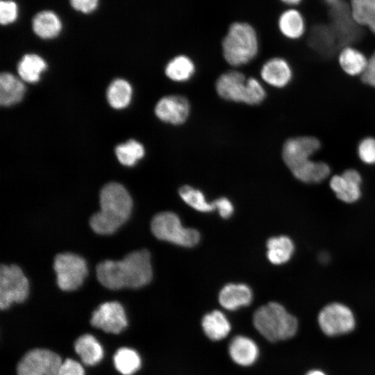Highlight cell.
<instances>
[{"instance_id":"obj_1","label":"cell","mask_w":375,"mask_h":375,"mask_svg":"<svg viewBox=\"0 0 375 375\" xmlns=\"http://www.w3.org/2000/svg\"><path fill=\"white\" fill-rule=\"evenodd\" d=\"M99 283L110 290L138 289L152 279L150 253L146 249L126 254L122 260H106L96 267Z\"/></svg>"},{"instance_id":"obj_2","label":"cell","mask_w":375,"mask_h":375,"mask_svg":"<svg viewBox=\"0 0 375 375\" xmlns=\"http://www.w3.org/2000/svg\"><path fill=\"white\" fill-rule=\"evenodd\" d=\"M99 205L100 210L90 218V226L97 234L110 235L128 219L133 200L124 186L110 182L100 191Z\"/></svg>"},{"instance_id":"obj_3","label":"cell","mask_w":375,"mask_h":375,"mask_svg":"<svg viewBox=\"0 0 375 375\" xmlns=\"http://www.w3.org/2000/svg\"><path fill=\"white\" fill-rule=\"evenodd\" d=\"M253 324L256 331L270 342L290 339L298 329L296 317L277 302H269L259 307L253 315Z\"/></svg>"},{"instance_id":"obj_4","label":"cell","mask_w":375,"mask_h":375,"mask_svg":"<svg viewBox=\"0 0 375 375\" xmlns=\"http://www.w3.org/2000/svg\"><path fill=\"white\" fill-rule=\"evenodd\" d=\"M226 61L238 67L252 60L258 51V40L253 27L246 22H234L222 40Z\"/></svg>"},{"instance_id":"obj_5","label":"cell","mask_w":375,"mask_h":375,"mask_svg":"<svg viewBox=\"0 0 375 375\" xmlns=\"http://www.w3.org/2000/svg\"><path fill=\"white\" fill-rule=\"evenodd\" d=\"M215 88L221 98L249 105L259 104L266 96L258 80L247 78L242 73L233 70L221 74L216 81Z\"/></svg>"},{"instance_id":"obj_6","label":"cell","mask_w":375,"mask_h":375,"mask_svg":"<svg viewBox=\"0 0 375 375\" xmlns=\"http://www.w3.org/2000/svg\"><path fill=\"white\" fill-rule=\"evenodd\" d=\"M151 230L158 239L182 247H193L199 240V232L183 227L179 217L172 212L156 215L151 222Z\"/></svg>"},{"instance_id":"obj_7","label":"cell","mask_w":375,"mask_h":375,"mask_svg":"<svg viewBox=\"0 0 375 375\" xmlns=\"http://www.w3.org/2000/svg\"><path fill=\"white\" fill-rule=\"evenodd\" d=\"M53 269L58 288L63 291H74L83 283L88 275L85 260L78 254L58 253L53 260Z\"/></svg>"},{"instance_id":"obj_8","label":"cell","mask_w":375,"mask_h":375,"mask_svg":"<svg viewBox=\"0 0 375 375\" xmlns=\"http://www.w3.org/2000/svg\"><path fill=\"white\" fill-rule=\"evenodd\" d=\"M29 293V282L17 265L0 267V308L6 310L13 303H23Z\"/></svg>"},{"instance_id":"obj_9","label":"cell","mask_w":375,"mask_h":375,"mask_svg":"<svg viewBox=\"0 0 375 375\" xmlns=\"http://www.w3.org/2000/svg\"><path fill=\"white\" fill-rule=\"evenodd\" d=\"M60 356L49 349L36 348L26 352L18 362L17 375H57Z\"/></svg>"},{"instance_id":"obj_10","label":"cell","mask_w":375,"mask_h":375,"mask_svg":"<svg viewBox=\"0 0 375 375\" xmlns=\"http://www.w3.org/2000/svg\"><path fill=\"white\" fill-rule=\"evenodd\" d=\"M318 323L327 335L335 336L351 331L355 327V318L347 306L332 303L324 307L318 315Z\"/></svg>"},{"instance_id":"obj_11","label":"cell","mask_w":375,"mask_h":375,"mask_svg":"<svg viewBox=\"0 0 375 375\" xmlns=\"http://www.w3.org/2000/svg\"><path fill=\"white\" fill-rule=\"evenodd\" d=\"M90 324L105 333L119 334L127 327L128 320L125 310L119 302L107 301L92 312Z\"/></svg>"},{"instance_id":"obj_12","label":"cell","mask_w":375,"mask_h":375,"mask_svg":"<svg viewBox=\"0 0 375 375\" xmlns=\"http://www.w3.org/2000/svg\"><path fill=\"white\" fill-rule=\"evenodd\" d=\"M329 16L330 26L335 33L339 44L349 46L360 38V26L353 19L349 5L344 1L330 8Z\"/></svg>"},{"instance_id":"obj_13","label":"cell","mask_w":375,"mask_h":375,"mask_svg":"<svg viewBox=\"0 0 375 375\" xmlns=\"http://www.w3.org/2000/svg\"><path fill=\"white\" fill-rule=\"evenodd\" d=\"M320 147L319 140L312 136L290 138L283 147V161L290 170H292L310 160Z\"/></svg>"},{"instance_id":"obj_14","label":"cell","mask_w":375,"mask_h":375,"mask_svg":"<svg viewBox=\"0 0 375 375\" xmlns=\"http://www.w3.org/2000/svg\"><path fill=\"white\" fill-rule=\"evenodd\" d=\"M190 110L188 100L179 94H170L162 97L155 106L157 117L173 125L183 124L188 119Z\"/></svg>"},{"instance_id":"obj_15","label":"cell","mask_w":375,"mask_h":375,"mask_svg":"<svg viewBox=\"0 0 375 375\" xmlns=\"http://www.w3.org/2000/svg\"><path fill=\"white\" fill-rule=\"evenodd\" d=\"M362 178L353 169L345 170L340 175H334L330 180V187L336 197L345 203L356 201L361 195Z\"/></svg>"},{"instance_id":"obj_16","label":"cell","mask_w":375,"mask_h":375,"mask_svg":"<svg viewBox=\"0 0 375 375\" xmlns=\"http://www.w3.org/2000/svg\"><path fill=\"white\" fill-rule=\"evenodd\" d=\"M228 351L231 360L242 367H249L258 359L260 350L256 342L245 335H236L229 342Z\"/></svg>"},{"instance_id":"obj_17","label":"cell","mask_w":375,"mask_h":375,"mask_svg":"<svg viewBox=\"0 0 375 375\" xmlns=\"http://www.w3.org/2000/svg\"><path fill=\"white\" fill-rule=\"evenodd\" d=\"M62 26L60 17L50 9H43L37 12L31 19L33 31L43 40H51L58 37L62 30Z\"/></svg>"},{"instance_id":"obj_18","label":"cell","mask_w":375,"mask_h":375,"mask_svg":"<svg viewBox=\"0 0 375 375\" xmlns=\"http://www.w3.org/2000/svg\"><path fill=\"white\" fill-rule=\"evenodd\" d=\"M260 75L268 85L275 88H283L291 81L292 72L285 59L273 58L262 65Z\"/></svg>"},{"instance_id":"obj_19","label":"cell","mask_w":375,"mask_h":375,"mask_svg":"<svg viewBox=\"0 0 375 375\" xmlns=\"http://www.w3.org/2000/svg\"><path fill=\"white\" fill-rule=\"evenodd\" d=\"M218 299L224 308L233 311L249 306L252 301L253 293L245 284L230 283L220 290Z\"/></svg>"},{"instance_id":"obj_20","label":"cell","mask_w":375,"mask_h":375,"mask_svg":"<svg viewBox=\"0 0 375 375\" xmlns=\"http://www.w3.org/2000/svg\"><path fill=\"white\" fill-rule=\"evenodd\" d=\"M74 350L82 362L88 366L99 364L104 357V349L99 341L87 333L78 337L74 342Z\"/></svg>"},{"instance_id":"obj_21","label":"cell","mask_w":375,"mask_h":375,"mask_svg":"<svg viewBox=\"0 0 375 375\" xmlns=\"http://www.w3.org/2000/svg\"><path fill=\"white\" fill-rule=\"evenodd\" d=\"M201 327L206 336L212 341L224 339L231 330L228 319L222 311L217 310L206 313L203 317Z\"/></svg>"},{"instance_id":"obj_22","label":"cell","mask_w":375,"mask_h":375,"mask_svg":"<svg viewBox=\"0 0 375 375\" xmlns=\"http://www.w3.org/2000/svg\"><path fill=\"white\" fill-rule=\"evenodd\" d=\"M278 26L283 36L290 40H297L303 35L306 25L300 11L288 8L280 15Z\"/></svg>"},{"instance_id":"obj_23","label":"cell","mask_w":375,"mask_h":375,"mask_svg":"<svg viewBox=\"0 0 375 375\" xmlns=\"http://www.w3.org/2000/svg\"><path fill=\"white\" fill-rule=\"evenodd\" d=\"M25 92L24 83L13 74L4 72L0 76V103L9 106L22 100Z\"/></svg>"},{"instance_id":"obj_24","label":"cell","mask_w":375,"mask_h":375,"mask_svg":"<svg viewBox=\"0 0 375 375\" xmlns=\"http://www.w3.org/2000/svg\"><path fill=\"white\" fill-rule=\"evenodd\" d=\"M298 180L306 183H317L325 180L331 173L328 164L308 160L290 170Z\"/></svg>"},{"instance_id":"obj_25","label":"cell","mask_w":375,"mask_h":375,"mask_svg":"<svg viewBox=\"0 0 375 375\" xmlns=\"http://www.w3.org/2000/svg\"><path fill=\"white\" fill-rule=\"evenodd\" d=\"M338 60L341 68L346 74L358 76L363 74L369 59L360 51L349 45L344 47L340 51Z\"/></svg>"},{"instance_id":"obj_26","label":"cell","mask_w":375,"mask_h":375,"mask_svg":"<svg viewBox=\"0 0 375 375\" xmlns=\"http://www.w3.org/2000/svg\"><path fill=\"white\" fill-rule=\"evenodd\" d=\"M308 41L312 48L319 53L326 54L333 52L339 44L331 26L325 24L315 26L310 33Z\"/></svg>"},{"instance_id":"obj_27","label":"cell","mask_w":375,"mask_h":375,"mask_svg":"<svg viewBox=\"0 0 375 375\" xmlns=\"http://www.w3.org/2000/svg\"><path fill=\"white\" fill-rule=\"evenodd\" d=\"M349 8L355 22L375 34V0H350Z\"/></svg>"},{"instance_id":"obj_28","label":"cell","mask_w":375,"mask_h":375,"mask_svg":"<svg viewBox=\"0 0 375 375\" xmlns=\"http://www.w3.org/2000/svg\"><path fill=\"white\" fill-rule=\"evenodd\" d=\"M268 260L274 265L287 262L293 254L294 246L292 240L285 235L273 237L267 242Z\"/></svg>"},{"instance_id":"obj_29","label":"cell","mask_w":375,"mask_h":375,"mask_svg":"<svg viewBox=\"0 0 375 375\" xmlns=\"http://www.w3.org/2000/svg\"><path fill=\"white\" fill-rule=\"evenodd\" d=\"M113 364L116 370L122 375H133L142 365L140 354L133 349L121 347L113 356Z\"/></svg>"},{"instance_id":"obj_30","label":"cell","mask_w":375,"mask_h":375,"mask_svg":"<svg viewBox=\"0 0 375 375\" xmlns=\"http://www.w3.org/2000/svg\"><path fill=\"white\" fill-rule=\"evenodd\" d=\"M195 72V65L190 58L178 55L166 65L165 75L172 81L184 82L189 80Z\"/></svg>"},{"instance_id":"obj_31","label":"cell","mask_w":375,"mask_h":375,"mask_svg":"<svg viewBox=\"0 0 375 375\" xmlns=\"http://www.w3.org/2000/svg\"><path fill=\"white\" fill-rule=\"evenodd\" d=\"M46 67L47 63L42 58L35 53H28L22 58L17 70L22 79L28 83H35L38 81L41 73Z\"/></svg>"},{"instance_id":"obj_32","label":"cell","mask_w":375,"mask_h":375,"mask_svg":"<svg viewBox=\"0 0 375 375\" xmlns=\"http://www.w3.org/2000/svg\"><path fill=\"white\" fill-rule=\"evenodd\" d=\"M132 88L124 79H115L107 90V99L109 104L114 108L121 109L126 107L131 100Z\"/></svg>"},{"instance_id":"obj_33","label":"cell","mask_w":375,"mask_h":375,"mask_svg":"<svg viewBox=\"0 0 375 375\" xmlns=\"http://www.w3.org/2000/svg\"><path fill=\"white\" fill-rule=\"evenodd\" d=\"M115 153L119 162L126 166H133L143 158L144 147L135 140H130L115 148Z\"/></svg>"},{"instance_id":"obj_34","label":"cell","mask_w":375,"mask_h":375,"mask_svg":"<svg viewBox=\"0 0 375 375\" xmlns=\"http://www.w3.org/2000/svg\"><path fill=\"white\" fill-rule=\"evenodd\" d=\"M179 195L188 205L198 211L208 212L215 210L213 203L208 202L200 190L191 186L181 187Z\"/></svg>"},{"instance_id":"obj_35","label":"cell","mask_w":375,"mask_h":375,"mask_svg":"<svg viewBox=\"0 0 375 375\" xmlns=\"http://www.w3.org/2000/svg\"><path fill=\"white\" fill-rule=\"evenodd\" d=\"M19 8L15 0H1L0 23L8 26L15 23L19 17Z\"/></svg>"},{"instance_id":"obj_36","label":"cell","mask_w":375,"mask_h":375,"mask_svg":"<svg viewBox=\"0 0 375 375\" xmlns=\"http://www.w3.org/2000/svg\"><path fill=\"white\" fill-rule=\"evenodd\" d=\"M359 158L365 164H375V138L367 137L362 139L358 146Z\"/></svg>"},{"instance_id":"obj_37","label":"cell","mask_w":375,"mask_h":375,"mask_svg":"<svg viewBox=\"0 0 375 375\" xmlns=\"http://www.w3.org/2000/svg\"><path fill=\"white\" fill-rule=\"evenodd\" d=\"M72 8L83 15L94 13L99 8L100 0H69Z\"/></svg>"},{"instance_id":"obj_38","label":"cell","mask_w":375,"mask_h":375,"mask_svg":"<svg viewBox=\"0 0 375 375\" xmlns=\"http://www.w3.org/2000/svg\"><path fill=\"white\" fill-rule=\"evenodd\" d=\"M57 375H85L83 366L77 361L67 358L63 361Z\"/></svg>"},{"instance_id":"obj_39","label":"cell","mask_w":375,"mask_h":375,"mask_svg":"<svg viewBox=\"0 0 375 375\" xmlns=\"http://www.w3.org/2000/svg\"><path fill=\"white\" fill-rule=\"evenodd\" d=\"M220 216L224 219L230 217L234 210L232 203L225 197H221L212 202Z\"/></svg>"},{"instance_id":"obj_40","label":"cell","mask_w":375,"mask_h":375,"mask_svg":"<svg viewBox=\"0 0 375 375\" xmlns=\"http://www.w3.org/2000/svg\"><path fill=\"white\" fill-rule=\"evenodd\" d=\"M361 81L365 84L375 88V51L369 58L367 68L361 75Z\"/></svg>"},{"instance_id":"obj_41","label":"cell","mask_w":375,"mask_h":375,"mask_svg":"<svg viewBox=\"0 0 375 375\" xmlns=\"http://www.w3.org/2000/svg\"><path fill=\"white\" fill-rule=\"evenodd\" d=\"M324 2L329 6V8H333L341 2L343 1V0H323Z\"/></svg>"},{"instance_id":"obj_42","label":"cell","mask_w":375,"mask_h":375,"mask_svg":"<svg viewBox=\"0 0 375 375\" xmlns=\"http://www.w3.org/2000/svg\"><path fill=\"white\" fill-rule=\"evenodd\" d=\"M282 3L288 6H296L299 4L302 0H280Z\"/></svg>"},{"instance_id":"obj_43","label":"cell","mask_w":375,"mask_h":375,"mask_svg":"<svg viewBox=\"0 0 375 375\" xmlns=\"http://www.w3.org/2000/svg\"><path fill=\"white\" fill-rule=\"evenodd\" d=\"M306 375H326L323 372L320 370H311L308 373L306 374Z\"/></svg>"}]
</instances>
